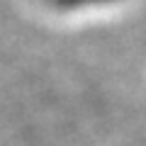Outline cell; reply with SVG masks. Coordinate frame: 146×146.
I'll return each instance as SVG.
<instances>
[{"label": "cell", "instance_id": "cell-1", "mask_svg": "<svg viewBox=\"0 0 146 146\" xmlns=\"http://www.w3.org/2000/svg\"><path fill=\"white\" fill-rule=\"evenodd\" d=\"M58 7H93V5H110V3H119V0H51Z\"/></svg>", "mask_w": 146, "mask_h": 146}]
</instances>
